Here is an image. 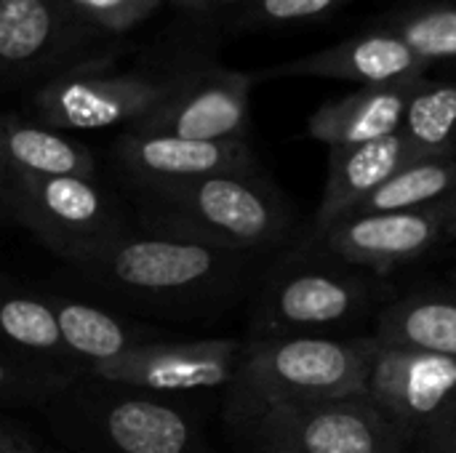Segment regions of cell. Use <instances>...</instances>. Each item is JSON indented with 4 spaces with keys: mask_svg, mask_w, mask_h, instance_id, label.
<instances>
[{
    "mask_svg": "<svg viewBox=\"0 0 456 453\" xmlns=\"http://www.w3.org/2000/svg\"><path fill=\"white\" fill-rule=\"evenodd\" d=\"M254 254H235L182 238L123 230L69 267L88 286L155 312H187L230 296Z\"/></svg>",
    "mask_w": 456,
    "mask_h": 453,
    "instance_id": "obj_1",
    "label": "cell"
},
{
    "mask_svg": "<svg viewBox=\"0 0 456 453\" xmlns=\"http://www.w3.org/2000/svg\"><path fill=\"white\" fill-rule=\"evenodd\" d=\"M139 224L150 235L262 254L281 246L294 208L281 187L259 171H227L171 187L136 192Z\"/></svg>",
    "mask_w": 456,
    "mask_h": 453,
    "instance_id": "obj_2",
    "label": "cell"
},
{
    "mask_svg": "<svg viewBox=\"0 0 456 453\" xmlns=\"http://www.w3.org/2000/svg\"><path fill=\"white\" fill-rule=\"evenodd\" d=\"M377 350L374 336L248 339L227 390V419L238 427L270 409L358 395Z\"/></svg>",
    "mask_w": 456,
    "mask_h": 453,
    "instance_id": "obj_3",
    "label": "cell"
},
{
    "mask_svg": "<svg viewBox=\"0 0 456 453\" xmlns=\"http://www.w3.org/2000/svg\"><path fill=\"white\" fill-rule=\"evenodd\" d=\"M43 409L67 446L83 453H208L195 417L166 395L77 379Z\"/></svg>",
    "mask_w": 456,
    "mask_h": 453,
    "instance_id": "obj_4",
    "label": "cell"
},
{
    "mask_svg": "<svg viewBox=\"0 0 456 453\" xmlns=\"http://www.w3.org/2000/svg\"><path fill=\"white\" fill-rule=\"evenodd\" d=\"M374 302V275L302 243L265 275L248 339L321 336V331L361 320Z\"/></svg>",
    "mask_w": 456,
    "mask_h": 453,
    "instance_id": "obj_5",
    "label": "cell"
},
{
    "mask_svg": "<svg viewBox=\"0 0 456 453\" xmlns=\"http://www.w3.org/2000/svg\"><path fill=\"white\" fill-rule=\"evenodd\" d=\"M115 56L96 53L35 85V120L56 131L131 128L150 115L171 88V72L115 69Z\"/></svg>",
    "mask_w": 456,
    "mask_h": 453,
    "instance_id": "obj_6",
    "label": "cell"
},
{
    "mask_svg": "<svg viewBox=\"0 0 456 453\" xmlns=\"http://www.w3.org/2000/svg\"><path fill=\"white\" fill-rule=\"evenodd\" d=\"M251 453H411V441L358 392L270 409L235 427Z\"/></svg>",
    "mask_w": 456,
    "mask_h": 453,
    "instance_id": "obj_7",
    "label": "cell"
},
{
    "mask_svg": "<svg viewBox=\"0 0 456 453\" xmlns=\"http://www.w3.org/2000/svg\"><path fill=\"white\" fill-rule=\"evenodd\" d=\"M0 214L29 230L67 264L128 230L110 192L88 176H40L8 184L0 190Z\"/></svg>",
    "mask_w": 456,
    "mask_h": 453,
    "instance_id": "obj_8",
    "label": "cell"
},
{
    "mask_svg": "<svg viewBox=\"0 0 456 453\" xmlns=\"http://www.w3.org/2000/svg\"><path fill=\"white\" fill-rule=\"evenodd\" d=\"M254 85V72L190 61L171 69L166 99L126 131L195 142H248Z\"/></svg>",
    "mask_w": 456,
    "mask_h": 453,
    "instance_id": "obj_9",
    "label": "cell"
},
{
    "mask_svg": "<svg viewBox=\"0 0 456 453\" xmlns=\"http://www.w3.org/2000/svg\"><path fill=\"white\" fill-rule=\"evenodd\" d=\"M240 352V339H155L115 360L86 368L83 379L123 384L166 398L230 390Z\"/></svg>",
    "mask_w": 456,
    "mask_h": 453,
    "instance_id": "obj_10",
    "label": "cell"
},
{
    "mask_svg": "<svg viewBox=\"0 0 456 453\" xmlns=\"http://www.w3.org/2000/svg\"><path fill=\"white\" fill-rule=\"evenodd\" d=\"M96 40L61 0H0V85H40L96 56Z\"/></svg>",
    "mask_w": 456,
    "mask_h": 453,
    "instance_id": "obj_11",
    "label": "cell"
},
{
    "mask_svg": "<svg viewBox=\"0 0 456 453\" xmlns=\"http://www.w3.org/2000/svg\"><path fill=\"white\" fill-rule=\"evenodd\" d=\"M446 240V219L438 203L417 211L347 216L321 232H310L305 243L374 278H385L419 262Z\"/></svg>",
    "mask_w": 456,
    "mask_h": 453,
    "instance_id": "obj_12",
    "label": "cell"
},
{
    "mask_svg": "<svg viewBox=\"0 0 456 453\" xmlns=\"http://www.w3.org/2000/svg\"><path fill=\"white\" fill-rule=\"evenodd\" d=\"M363 395L414 449L456 409V360L379 344Z\"/></svg>",
    "mask_w": 456,
    "mask_h": 453,
    "instance_id": "obj_13",
    "label": "cell"
},
{
    "mask_svg": "<svg viewBox=\"0 0 456 453\" xmlns=\"http://www.w3.org/2000/svg\"><path fill=\"white\" fill-rule=\"evenodd\" d=\"M115 160L134 192L171 187L227 171H259L251 142H195L158 133L123 131L115 139Z\"/></svg>",
    "mask_w": 456,
    "mask_h": 453,
    "instance_id": "obj_14",
    "label": "cell"
},
{
    "mask_svg": "<svg viewBox=\"0 0 456 453\" xmlns=\"http://www.w3.org/2000/svg\"><path fill=\"white\" fill-rule=\"evenodd\" d=\"M430 75V67L395 35L385 29L358 27L345 40L297 56L291 61H281L254 72L259 80H289V77H321V80H342L353 85H390L406 83Z\"/></svg>",
    "mask_w": 456,
    "mask_h": 453,
    "instance_id": "obj_15",
    "label": "cell"
},
{
    "mask_svg": "<svg viewBox=\"0 0 456 453\" xmlns=\"http://www.w3.org/2000/svg\"><path fill=\"white\" fill-rule=\"evenodd\" d=\"M419 158H428V155H422L406 139L403 131L377 139V142H366V144L331 147L329 166H326V184H323L310 232H321L331 227L334 222L347 219L390 176H395L403 166Z\"/></svg>",
    "mask_w": 456,
    "mask_h": 453,
    "instance_id": "obj_16",
    "label": "cell"
},
{
    "mask_svg": "<svg viewBox=\"0 0 456 453\" xmlns=\"http://www.w3.org/2000/svg\"><path fill=\"white\" fill-rule=\"evenodd\" d=\"M425 77L390 85H361L350 93L329 99L310 115L307 136L331 150L401 133L409 104Z\"/></svg>",
    "mask_w": 456,
    "mask_h": 453,
    "instance_id": "obj_17",
    "label": "cell"
},
{
    "mask_svg": "<svg viewBox=\"0 0 456 453\" xmlns=\"http://www.w3.org/2000/svg\"><path fill=\"white\" fill-rule=\"evenodd\" d=\"M40 176L96 179V158L64 131L19 112L0 115V190Z\"/></svg>",
    "mask_w": 456,
    "mask_h": 453,
    "instance_id": "obj_18",
    "label": "cell"
},
{
    "mask_svg": "<svg viewBox=\"0 0 456 453\" xmlns=\"http://www.w3.org/2000/svg\"><path fill=\"white\" fill-rule=\"evenodd\" d=\"M0 347L67 379H83V366L67 350L45 294L0 278Z\"/></svg>",
    "mask_w": 456,
    "mask_h": 453,
    "instance_id": "obj_19",
    "label": "cell"
},
{
    "mask_svg": "<svg viewBox=\"0 0 456 453\" xmlns=\"http://www.w3.org/2000/svg\"><path fill=\"white\" fill-rule=\"evenodd\" d=\"M374 339L382 347L456 360V291H419L393 299L377 315Z\"/></svg>",
    "mask_w": 456,
    "mask_h": 453,
    "instance_id": "obj_20",
    "label": "cell"
},
{
    "mask_svg": "<svg viewBox=\"0 0 456 453\" xmlns=\"http://www.w3.org/2000/svg\"><path fill=\"white\" fill-rule=\"evenodd\" d=\"M45 302L53 310V318H56V326L61 331L67 350L83 366V374H86V368H91L96 363L115 360L118 355H123L139 344L163 339L160 331H155L150 326L123 320L99 307H91L80 299H69L61 294H45Z\"/></svg>",
    "mask_w": 456,
    "mask_h": 453,
    "instance_id": "obj_21",
    "label": "cell"
},
{
    "mask_svg": "<svg viewBox=\"0 0 456 453\" xmlns=\"http://www.w3.org/2000/svg\"><path fill=\"white\" fill-rule=\"evenodd\" d=\"M403 40L430 69L456 67V0H403L363 21Z\"/></svg>",
    "mask_w": 456,
    "mask_h": 453,
    "instance_id": "obj_22",
    "label": "cell"
},
{
    "mask_svg": "<svg viewBox=\"0 0 456 453\" xmlns=\"http://www.w3.org/2000/svg\"><path fill=\"white\" fill-rule=\"evenodd\" d=\"M456 190V158H419L390 176L369 200H363L350 216L358 214H395L417 211L444 203Z\"/></svg>",
    "mask_w": 456,
    "mask_h": 453,
    "instance_id": "obj_23",
    "label": "cell"
},
{
    "mask_svg": "<svg viewBox=\"0 0 456 453\" xmlns=\"http://www.w3.org/2000/svg\"><path fill=\"white\" fill-rule=\"evenodd\" d=\"M403 133L428 158H456L454 80L425 77L409 104Z\"/></svg>",
    "mask_w": 456,
    "mask_h": 453,
    "instance_id": "obj_24",
    "label": "cell"
},
{
    "mask_svg": "<svg viewBox=\"0 0 456 453\" xmlns=\"http://www.w3.org/2000/svg\"><path fill=\"white\" fill-rule=\"evenodd\" d=\"M67 384H72V379L16 358L0 347V406L43 409Z\"/></svg>",
    "mask_w": 456,
    "mask_h": 453,
    "instance_id": "obj_25",
    "label": "cell"
},
{
    "mask_svg": "<svg viewBox=\"0 0 456 453\" xmlns=\"http://www.w3.org/2000/svg\"><path fill=\"white\" fill-rule=\"evenodd\" d=\"M355 0H246L235 13V27L256 29V27H289L323 21Z\"/></svg>",
    "mask_w": 456,
    "mask_h": 453,
    "instance_id": "obj_26",
    "label": "cell"
},
{
    "mask_svg": "<svg viewBox=\"0 0 456 453\" xmlns=\"http://www.w3.org/2000/svg\"><path fill=\"white\" fill-rule=\"evenodd\" d=\"M166 0H61V5L94 35H123L150 19Z\"/></svg>",
    "mask_w": 456,
    "mask_h": 453,
    "instance_id": "obj_27",
    "label": "cell"
},
{
    "mask_svg": "<svg viewBox=\"0 0 456 453\" xmlns=\"http://www.w3.org/2000/svg\"><path fill=\"white\" fill-rule=\"evenodd\" d=\"M417 453H456V409L441 422L436 425L417 446Z\"/></svg>",
    "mask_w": 456,
    "mask_h": 453,
    "instance_id": "obj_28",
    "label": "cell"
},
{
    "mask_svg": "<svg viewBox=\"0 0 456 453\" xmlns=\"http://www.w3.org/2000/svg\"><path fill=\"white\" fill-rule=\"evenodd\" d=\"M27 435H35V433H32L29 427H24L21 422H16V419H11V417L0 414V443L21 441V438H27Z\"/></svg>",
    "mask_w": 456,
    "mask_h": 453,
    "instance_id": "obj_29",
    "label": "cell"
},
{
    "mask_svg": "<svg viewBox=\"0 0 456 453\" xmlns=\"http://www.w3.org/2000/svg\"><path fill=\"white\" fill-rule=\"evenodd\" d=\"M43 446L37 441V435H27L21 441H8V443H0V453H40Z\"/></svg>",
    "mask_w": 456,
    "mask_h": 453,
    "instance_id": "obj_30",
    "label": "cell"
},
{
    "mask_svg": "<svg viewBox=\"0 0 456 453\" xmlns=\"http://www.w3.org/2000/svg\"><path fill=\"white\" fill-rule=\"evenodd\" d=\"M441 211H444V219H446V235L449 240L456 238V190L441 203Z\"/></svg>",
    "mask_w": 456,
    "mask_h": 453,
    "instance_id": "obj_31",
    "label": "cell"
},
{
    "mask_svg": "<svg viewBox=\"0 0 456 453\" xmlns=\"http://www.w3.org/2000/svg\"><path fill=\"white\" fill-rule=\"evenodd\" d=\"M171 3H176V5H182V8H187V11H206V8L219 5L222 0H171Z\"/></svg>",
    "mask_w": 456,
    "mask_h": 453,
    "instance_id": "obj_32",
    "label": "cell"
},
{
    "mask_svg": "<svg viewBox=\"0 0 456 453\" xmlns=\"http://www.w3.org/2000/svg\"><path fill=\"white\" fill-rule=\"evenodd\" d=\"M240 3H246V0H222L219 5H232V8H235V5H240Z\"/></svg>",
    "mask_w": 456,
    "mask_h": 453,
    "instance_id": "obj_33",
    "label": "cell"
},
{
    "mask_svg": "<svg viewBox=\"0 0 456 453\" xmlns=\"http://www.w3.org/2000/svg\"><path fill=\"white\" fill-rule=\"evenodd\" d=\"M40 453H69V451H61V449H43Z\"/></svg>",
    "mask_w": 456,
    "mask_h": 453,
    "instance_id": "obj_34",
    "label": "cell"
},
{
    "mask_svg": "<svg viewBox=\"0 0 456 453\" xmlns=\"http://www.w3.org/2000/svg\"><path fill=\"white\" fill-rule=\"evenodd\" d=\"M452 280H454V291H456V267H454V272H452Z\"/></svg>",
    "mask_w": 456,
    "mask_h": 453,
    "instance_id": "obj_35",
    "label": "cell"
},
{
    "mask_svg": "<svg viewBox=\"0 0 456 453\" xmlns=\"http://www.w3.org/2000/svg\"><path fill=\"white\" fill-rule=\"evenodd\" d=\"M0 222H5V219H3V214H0Z\"/></svg>",
    "mask_w": 456,
    "mask_h": 453,
    "instance_id": "obj_36",
    "label": "cell"
},
{
    "mask_svg": "<svg viewBox=\"0 0 456 453\" xmlns=\"http://www.w3.org/2000/svg\"><path fill=\"white\" fill-rule=\"evenodd\" d=\"M411 453H417V451H411Z\"/></svg>",
    "mask_w": 456,
    "mask_h": 453,
    "instance_id": "obj_37",
    "label": "cell"
}]
</instances>
